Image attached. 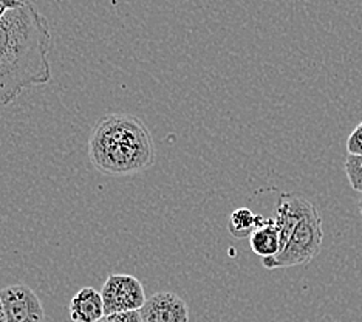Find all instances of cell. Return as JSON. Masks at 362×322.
I'll return each instance as SVG.
<instances>
[{"mask_svg": "<svg viewBox=\"0 0 362 322\" xmlns=\"http://www.w3.org/2000/svg\"><path fill=\"white\" fill-rule=\"evenodd\" d=\"M155 155L151 130L135 115H105L88 138V159L104 176L127 177L144 172L155 163Z\"/></svg>", "mask_w": 362, "mask_h": 322, "instance_id": "7a4b0ae2", "label": "cell"}, {"mask_svg": "<svg viewBox=\"0 0 362 322\" xmlns=\"http://www.w3.org/2000/svg\"><path fill=\"white\" fill-rule=\"evenodd\" d=\"M359 211H361V216H362V195L359 198Z\"/></svg>", "mask_w": 362, "mask_h": 322, "instance_id": "2e32d148", "label": "cell"}, {"mask_svg": "<svg viewBox=\"0 0 362 322\" xmlns=\"http://www.w3.org/2000/svg\"><path fill=\"white\" fill-rule=\"evenodd\" d=\"M105 316L101 292L84 287L71 297L70 319L73 322H96Z\"/></svg>", "mask_w": 362, "mask_h": 322, "instance_id": "52a82bcc", "label": "cell"}, {"mask_svg": "<svg viewBox=\"0 0 362 322\" xmlns=\"http://www.w3.org/2000/svg\"><path fill=\"white\" fill-rule=\"evenodd\" d=\"M322 242V217H320L316 206L305 198L300 220L286 246L274 258L263 259L262 265L267 270L305 265V263H310L320 253Z\"/></svg>", "mask_w": 362, "mask_h": 322, "instance_id": "3957f363", "label": "cell"}, {"mask_svg": "<svg viewBox=\"0 0 362 322\" xmlns=\"http://www.w3.org/2000/svg\"><path fill=\"white\" fill-rule=\"evenodd\" d=\"M105 316L141 310L147 297L141 280L132 275H110L103 285Z\"/></svg>", "mask_w": 362, "mask_h": 322, "instance_id": "277c9868", "label": "cell"}, {"mask_svg": "<svg viewBox=\"0 0 362 322\" xmlns=\"http://www.w3.org/2000/svg\"><path fill=\"white\" fill-rule=\"evenodd\" d=\"M50 47V25L30 0L0 19V109L52 81Z\"/></svg>", "mask_w": 362, "mask_h": 322, "instance_id": "6da1fadb", "label": "cell"}, {"mask_svg": "<svg viewBox=\"0 0 362 322\" xmlns=\"http://www.w3.org/2000/svg\"><path fill=\"white\" fill-rule=\"evenodd\" d=\"M347 152L350 155H362V122L351 132L347 139Z\"/></svg>", "mask_w": 362, "mask_h": 322, "instance_id": "8fae6325", "label": "cell"}, {"mask_svg": "<svg viewBox=\"0 0 362 322\" xmlns=\"http://www.w3.org/2000/svg\"><path fill=\"white\" fill-rule=\"evenodd\" d=\"M263 220H265V217L257 216V214H254L248 208H238L229 216L228 231L235 238L251 237L254 231L262 225Z\"/></svg>", "mask_w": 362, "mask_h": 322, "instance_id": "9c48e42d", "label": "cell"}, {"mask_svg": "<svg viewBox=\"0 0 362 322\" xmlns=\"http://www.w3.org/2000/svg\"><path fill=\"white\" fill-rule=\"evenodd\" d=\"M96 322H115V319H113V316H104V318H101L100 321H96Z\"/></svg>", "mask_w": 362, "mask_h": 322, "instance_id": "9a60e30c", "label": "cell"}, {"mask_svg": "<svg viewBox=\"0 0 362 322\" xmlns=\"http://www.w3.org/2000/svg\"><path fill=\"white\" fill-rule=\"evenodd\" d=\"M0 322H6V315H5V309H4L2 297H0Z\"/></svg>", "mask_w": 362, "mask_h": 322, "instance_id": "5bb4252c", "label": "cell"}, {"mask_svg": "<svg viewBox=\"0 0 362 322\" xmlns=\"http://www.w3.org/2000/svg\"><path fill=\"white\" fill-rule=\"evenodd\" d=\"M6 322H45V310L39 296L28 285L18 284L0 290Z\"/></svg>", "mask_w": 362, "mask_h": 322, "instance_id": "5b68a950", "label": "cell"}, {"mask_svg": "<svg viewBox=\"0 0 362 322\" xmlns=\"http://www.w3.org/2000/svg\"><path fill=\"white\" fill-rule=\"evenodd\" d=\"M28 2V0H0V19L6 16L10 11L21 8Z\"/></svg>", "mask_w": 362, "mask_h": 322, "instance_id": "7c38bea8", "label": "cell"}, {"mask_svg": "<svg viewBox=\"0 0 362 322\" xmlns=\"http://www.w3.org/2000/svg\"><path fill=\"white\" fill-rule=\"evenodd\" d=\"M345 173H347L350 186L362 195V155H347Z\"/></svg>", "mask_w": 362, "mask_h": 322, "instance_id": "30bf717a", "label": "cell"}, {"mask_svg": "<svg viewBox=\"0 0 362 322\" xmlns=\"http://www.w3.org/2000/svg\"><path fill=\"white\" fill-rule=\"evenodd\" d=\"M113 319H115V322H144L141 315H139V310L119 313V315H113Z\"/></svg>", "mask_w": 362, "mask_h": 322, "instance_id": "4fadbf2b", "label": "cell"}, {"mask_svg": "<svg viewBox=\"0 0 362 322\" xmlns=\"http://www.w3.org/2000/svg\"><path fill=\"white\" fill-rule=\"evenodd\" d=\"M250 245L259 258L269 259L281 253V231L274 219H265L250 237Z\"/></svg>", "mask_w": 362, "mask_h": 322, "instance_id": "ba28073f", "label": "cell"}, {"mask_svg": "<svg viewBox=\"0 0 362 322\" xmlns=\"http://www.w3.org/2000/svg\"><path fill=\"white\" fill-rule=\"evenodd\" d=\"M139 315L144 322H189L187 304L170 292H160L147 297Z\"/></svg>", "mask_w": 362, "mask_h": 322, "instance_id": "8992f818", "label": "cell"}]
</instances>
